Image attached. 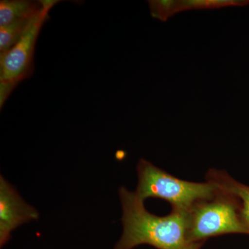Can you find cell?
Masks as SVG:
<instances>
[{"label": "cell", "mask_w": 249, "mask_h": 249, "mask_svg": "<svg viewBox=\"0 0 249 249\" xmlns=\"http://www.w3.org/2000/svg\"><path fill=\"white\" fill-rule=\"evenodd\" d=\"M124 231L114 249H133L139 245L157 249H201L204 243L188 237V212L172 209L164 217L150 213L144 201L124 187L119 190Z\"/></svg>", "instance_id": "1"}, {"label": "cell", "mask_w": 249, "mask_h": 249, "mask_svg": "<svg viewBox=\"0 0 249 249\" xmlns=\"http://www.w3.org/2000/svg\"><path fill=\"white\" fill-rule=\"evenodd\" d=\"M138 184L134 192L139 199L158 198L168 201L172 209L188 212L199 201L213 197L217 188L212 183L180 179L143 160L137 165Z\"/></svg>", "instance_id": "2"}, {"label": "cell", "mask_w": 249, "mask_h": 249, "mask_svg": "<svg viewBox=\"0 0 249 249\" xmlns=\"http://www.w3.org/2000/svg\"><path fill=\"white\" fill-rule=\"evenodd\" d=\"M188 235L192 242L232 233L248 234L241 219L238 202L230 193L217 188L213 197L199 201L188 212Z\"/></svg>", "instance_id": "3"}, {"label": "cell", "mask_w": 249, "mask_h": 249, "mask_svg": "<svg viewBox=\"0 0 249 249\" xmlns=\"http://www.w3.org/2000/svg\"><path fill=\"white\" fill-rule=\"evenodd\" d=\"M42 1V9L33 18L27 30L17 43L0 53V107L21 82L30 78L34 71L36 42L49 18V13L58 1Z\"/></svg>", "instance_id": "4"}, {"label": "cell", "mask_w": 249, "mask_h": 249, "mask_svg": "<svg viewBox=\"0 0 249 249\" xmlns=\"http://www.w3.org/2000/svg\"><path fill=\"white\" fill-rule=\"evenodd\" d=\"M37 210L23 200L14 187L0 178V246L9 240L16 228L38 219Z\"/></svg>", "instance_id": "5"}, {"label": "cell", "mask_w": 249, "mask_h": 249, "mask_svg": "<svg viewBox=\"0 0 249 249\" xmlns=\"http://www.w3.org/2000/svg\"><path fill=\"white\" fill-rule=\"evenodd\" d=\"M206 179L219 189L235 196L238 202L241 219L249 231V186L236 181L224 170H209Z\"/></svg>", "instance_id": "6"}, {"label": "cell", "mask_w": 249, "mask_h": 249, "mask_svg": "<svg viewBox=\"0 0 249 249\" xmlns=\"http://www.w3.org/2000/svg\"><path fill=\"white\" fill-rule=\"evenodd\" d=\"M42 1L30 0H1L0 26L6 25L24 18H32L42 9Z\"/></svg>", "instance_id": "7"}, {"label": "cell", "mask_w": 249, "mask_h": 249, "mask_svg": "<svg viewBox=\"0 0 249 249\" xmlns=\"http://www.w3.org/2000/svg\"><path fill=\"white\" fill-rule=\"evenodd\" d=\"M35 16L0 26V53H4L17 43Z\"/></svg>", "instance_id": "8"}, {"label": "cell", "mask_w": 249, "mask_h": 249, "mask_svg": "<svg viewBox=\"0 0 249 249\" xmlns=\"http://www.w3.org/2000/svg\"><path fill=\"white\" fill-rule=\"evenodd\" d=\"M249 0H178V13L191 10H211L249 6Z\"/></svg>", "instance_id": "9"}, {"label": "cell", "mask_w": 249, "mask_h": 249, "mask_svg": "<svg viewBox=\"0 0 249 249\" xmlns=\"http://www.w3.org/2000/svg\"><path fill=\"white\" fill-rule=\"evenodd\" d=\"M150 14L154 19L166 22L178 14V0H148Z\"/></svg>", "instance_id": "10"}]
</instances>
